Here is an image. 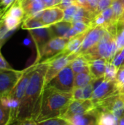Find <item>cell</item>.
I'll return each mask as SVG.
<instances>
[{"mask_svg":"<svg viewBox=\"0 0 124 125\" xmlns=\"http://www.w3.org/2000/svg\"><path fill=\"white\" fill-rule=\"evenodd\" d=\"M72 94V98L75 100H84L83 88H74Z\"/></svg>","mask_w":124,"mask_h":125,"instance_id":"35","label":"cell"},{"mask_svg":"<svg viewBox=\"0 0 124 125\" xmlns=\"http://www.w3.org/2000/svg\"><path fill=\"white\" fill-rule=\"evenodd\" d=\"M20 125H38L37 122L33 119H26L20 121Z\"/></svg>","mask_w":124,"mask_h":125,"instance_id":"39","label":"cell"},{"mask_svg":"<svg viewBox=\"0 0 124 125\" xmlns=\"http://www.w3.org/2000/svg\"><path fill=\"white\" fill-rule=\"evenodd\" d=\"M74 80L75 73L69 64L46 86H51L62 92L72 93L74 89Z\"/></svg>","mask_w":124,"mask_h":125,"instance_id":"7","label":"cell"},{"mask_svg":"<svg viewBox=\"0 0 124 125\" xmlns=\"http://www.w3.org/2000/svg\"><path fill=\"white\" fill-rule=\"evenodd\" d=\"M118 125H124V114L118 119Z\"/></svg>","mask_w":124,"mask_h":125,"instance_id":"43","label":"cell"},{"mask_svg":"<svg viewBox=\"0 0 124 125\" xmlns=\"http://www.w3.org/2000/svg\"><path fill=\"white\" fill-rule=\"evenodd\" d=\"M107 30L102 26H96L91 28L83 42V44L77 53L78 55H83L89 50L96 46L107 33Z\"/></svg>","mask_w":124,"mask_h":125,"instance_id":"9","label":"cell"},{"mask_svg":"<svg viewBox=\"0 0 124 125\" xmlns=\"http://www.w3.org/2000/svg\"><path fill=\"white\" fill-rule=\"evenodd\" d=\"M113 0H99L97 8V14L102 12L107 8L111 7Z\"/></svg>","mask_w":124,"mask_h":125,"instance_id":"34","label":"cell"},{"mask_svg":"<svg viewBox=\"0 0 124 125\" xmlns=\"http://www.w3.org/2000/svg\"><path fill=\"white\" fill-rule=\"evenodd\" d=\"M118 68L116 67L112 62H107L106 64L105 73L104 78L109 81H115Z\"/></svg>","mask_w":124,"mask_h":125,"instance_id":"26","label":"cell"},{"mask_svg":"<svg viewBox=\"0 0 124 125\" xmlns=\"http://www.w3.org/2000/svg\"><path fill=\"white\" fill-rule=\"evenodd\" d=\"M43 26H45L42 24L41 21L36 16H32V17L26 18L23 21V24L21 26L22 29H27V30H31V29H37V28H40Z\"/></svg>","mask_w":124,"mask_h":125,"instance_id":"23","label":"cell"},{"mask_svg":"<svg viewBox=\"0 0 124 125\" xmlns=\"http://www.w3.org/2000/svg\"><path fill=\"white\" fill-rule=\"evenodd\" d=\"M97 125H118V119L108 111L99 112Z\"/></svg>","mask_w":124,"mask_h":125,"instance_id":"21","label":"cell"},{"mask_svg":"<svg viewBox=\"0 0 124 125\" xmlns=\"http://www.w3.org/2000/svg\"><path fill=\"white\" fill-rule=\"evenodd\" d=\"M73 100L72 93L60 92L51 86H45L33 119L37 122L62 116Z\"/></svg>","mask_w":124,"mask_h":125,"instance_id":"2","label":"cell"},{"mask_svg":"<svg viewBox=\"0 0 124 125\" xmlns=\"http://www.w3.org/2000/svg\"><path fill=\"white\" fill-rule=\"evenodd\" d=\"M7 125H20V120H18V119H12Z\"/></svg>","mask_w":124,"mask_h":125,"instance_id":"41","label":"cell"},{"mask_svg":"<svg viewBox=\"0 0 124 125\" xmlns=\"http://www.w3.org/2000/svg\"><path fill=\"white\" fill-rule=\"evenodd\" d=\"M88 31L76 35L75 37L69 40V42H68L67 47L64 52L69 53V54H70V53H77V54Z\"/></svg>","mask_w":124,"mask_h":125,"instance_id":"18","label":"cell"},{"mask_svg":"<svg viewBox=\"0 0 124 125\" xmlns=\"http://www.w3.org/2000/svg\"><path fill=\"white\" fill-rule=\"evenodd\" d=\"M119 94L124 95V85H123L122 86L120 87V89H119Z\"/></svg>","mask_w":124,"mask_h":125,"instance_id":"44","label":"cell"},{"mask_svg":"<svg viewBox=\"0 0 124 125\" xmlns=\"http://www.w3.org/2000/svg\"><path fill=\"white\" fill-rule=\"evenodd\" d=\"M34 67V64L30 66L29 67L23 70V75L20 77V80L18 81V82L17 83V84L15 85V86L10 92V94H7V96H9L12 99L17 101L19 104H20L22 99L25 94V92H26L27 86L29 84V80L31 78Z\"/></svg>","mask_w":124,"mask_h":125,"instance_id":"10","label":"cell"},{"mask_svg":"<svg viewBox=\"0 0 124 125\" xmlns=\"http://www.w3.org/2000/svg\"><path fill=\"white\" fill-rule=\"evenodd\" d=\"M11 120V110L2 103L0 98V125H7Z\"/></svg>","mask_w":124,"mask_h":125,"instance_id":"25","label":"cell"},{"mask_svg":"<svg viewBox=\"0 0 124 125\" xmlns=\"http://www.w3.org/2000/svg\"><path fill=\"white\" fill-rule=\"evenodd\" d=\"M23 70L19 71L12 70H0V97L6 96L14 89Z\"/></svg>","mask_w":124,"mask_h":125,"instance_id":"8","label":"cell"},{"mask_svg":"<svg viewBox=\"0 0 124 125\" xmlns=\"http://www.w3.org/2000/svg\"><path fill=\"white\" fill-rule=\"evenodd\" d=\"M15 31H10L4 26V24L0 28V48L4 43L10 38V37L14 33Z\"/></svg>","mask_w":124,"mask_h":125,"instance_id":"31","label":"cell"},{"mask_svg":"<svg viewBox=\"0 0 124 125\" xmlns=\"http://www.w3.org/2000/svg\"><path fill=\"white\" fill-rule=\"evenodd\" d=\"M124 80V65L121 66V67L118 68V73H117V76H116V79L115 81L117 83L118 87L119 89V86L120 84L122 83V81Z\"/></svg>","mask_w":124,"mask_h":125,"instance_id":"38","label":"cell"},{"mask_svg":"<svg viewBox=\"0 0 124 125\" xmlns=\"http://www.w3.org/2000/svg\"><path fill=\"white\" fill-rule=\"evenodd\" d=\"M38 125H70L69 122L59 116V117H56V118H52V119H49L47 120H44L39 122H37Z\"/></svg>","mask_w":124,"mask_h":125,"instance_id":"29","label":"cell"},{"mask_svg":"<svg viewBox=\"0 0 124 125\" xmlns=\"http://www.w3.org/2000/svg\"><path fill=\"white\" fill-rule=\"evenodd\" d=\"M83 89L84 100H91L92 94H93V91H94V83H93V81L91 83H89L88 85H87L86 86L83 87Z\"/></svg>","mask_w":124,"mask_h":125,"instance_id":"32","label":"cell"},{"mask_svg":"<svg viewBox=\"0 0 124 125\" xmlns=\"http://www.w3.org/2000/svg\"><path fill=\"white\" fill-rule=\"evenodd\" d=\"M4 14V13L0 10V28L4 25V22H3V19H2V17H3Z\"/></svg>","mask_w":124,"mask_h":125,"instance_id":"42","label":"cell"},{"mask_svg":"<svg viewBox=\"0 0 124 125\" xmlns=\"http://www.w3.org/2000/svg\"><path fill=\"white\" fill-rule=\"evenodd\" d=\"M34 67L27 86L25 94L20 104L16 119H33L43 89L45 86V75L48 63L34 64Z\"/></svg>","mask_w":124,"mask_h":125,"instance_id":"1","label":"cell"},{"mask_svg":"<svg viewBox=\"0 0 124 125\" xmlns=\"http://www.w3.org/2000/svg\"><path fill=\"white\" fill-rule=\"evenodd\" d=\"M75 4H76V3L72 0H61L60 2L58 4V5L56 7H58L60 9H61L62 10H64Z\"/></svg>","mask_w":124,"mask_h":125,"instance_id":"37","label":"cell"},{"mask_svg":"<svg viewBox=\"0 0 124 125\" xmlns=\"http://www.w3.org/2000/svg\"><path fill=\"white\" fill-rule=\"evenodd\" d=\"M75 75L81 73H90L89 62L83 55H78L69 64Z\"/></svg>","mask_w":124,"mask_h":125,"instance_id":"17","label":"cell"},{"mask_svg":"<svg viewBox=\"0 0 124 125\" xmlns=\"http://www.w3.org/2000/svg\"><path fill=\"white\" fill-rule=\"evenodd\" d=\"M99 111L94 108V110L76 115L67 121L70 125H97Z\"/></svg>","mask_w":124,"mask_h":125,"instance_id":"14","label":"cell"},{"mask_svg":"<svg viewBox=\"0 0 124 125\" xmlns=\"http://www.w3.org/2000/svg\"><path fill=\"white\" fill-rule=\"evenodd\" d=\"M64 10L58 7H52L46 8L36 17H37L45 26L49 27L56 23L64 20Z\"/></svg>","mask_w":124,"mask_h":125,"instance_id":"12","label":"cell"},{"mask_svg":"<svg viewBox=\"0 0 124 125\" xmlns=\"http://www.w3.org/2000/svg\"><path fill=\"white\" fill-rule=\"evenodd\" d=\"M80 6L77 4H75L73 5H72L71 7H68L67 9L64 10V20L65 21L67 22H71L72 23L73 21V18L74 16L75 15V14L77 13L78 9H79Z\"/></svg>","mask_w":124,"mask_h":125,"instance_id":"28","label":"cell"},{"mask_svg":"<svg viewBox=\"0 0 124 125\" xmlns=\"http://www.w3.org/2000/svg\"><path fill=\"white\" fill-rule=\"evenodd\" d=\"M37 50V53L41 50V48L53 37L52 33L49 27L43 26L31 30H29Z\"/></svg>","mask_w":124,"mask_h":125,"instance_id":"13","label":"cell"},{"mask_svg":"<svg viewBox=\"0 0 124 125\" xmlns=\"http://www.w3.org/2000/svg\"><path fill=\"white\" fill-rule=\"evenodd\" d=\"M95 108L94 104L91 100H73L69 104L66 113L61 117L68 120L70 118L91 111Z\"/></svg>","mask_w":124,"mask_h":125,"instance_id":"11","label":"cell"},{"mask_svg":"<svg viewBox=\"0 0 124 125\" xmlns=\"http://www.w3.org/2000/svg\"><path fill=\"white\" fill-rule=\"evenodd\" d=\"M72 27V23L65 21H60L49 26L53 37H64Z\"/></svg>","mask_w":124,"mask_h":125,"instance_id":"19","label":"cell"},{"mask_svg":"<svg viewBox=\"0 0 124 125\" xmlns=\"http://www.w3.org/2000/svg\"><path fill=\"white\" fill-rule=\"evenodd\" d=\"M72 1H75V3H76V2H77V0H72ZM76 4H77V3H76Z\"/></svg>","mask_w":124,"mask_h":125,"instance_id":"47","label":"cell"},{"mask_svg":"<svg viewBox=\"0 0 124 125\" xmlns=\"http://www.w3.org/2000/svg\"><path fill=\"white\" fill-rule=\"evenodd\" d=\"M88 62L90 73L94 79L104 78L107 61L105 59H97Z\"/></svg>","mask_w":124,"mask_h":125,"instance_id":"16","label":"cell"},{"mask_svg":"<svg viewBox=\"0 0 124 125\" xmlns=\"http://www.w3.org/2000/svg\"><path fill=\"white\" fill-rule=\"evenodd\" d=\"M78 55L77 53H67L63 52L56 56L46 61L48 63V68L45 75V86L55 78L64 68L67 67L73 59Z\"/></svg>","mask_w":124,"mask_h":125,"instance_id":"6","label":"cell"},{"mask_svg":"<svg viewBox=\"0 0 124 125\" xmlns=\"http://www.w3.org/2000/svg\"><path fill=\"white\" fill-rule=\"evenodd\" d=\"M45 8H50L56 6V0H42Z\"/></svg>","mask_w":124,"mask_h":125,"instance_id":"40","label":"cell"},{"mask_svg":"<svg viewBox=\"0 0 124 125\" xmlns=\"http://www.w3.org/2000/svg\"><path fill=\"white\" fill-rule=\"evenodd\" d=\"M94 91L91 100L94 104L107 97L119 94V89L116 81H109L105 78L94 79L93 81Z\"/></svg>","mask_w":124,"mask_h":125,"instance_id":"5","label":"cell"},{"mask_svg":"<svg viewBox=\"0 0 124 125\" xmlns=\"http://www.w3.org/2000/svg\"><path fill=\"white\" fill-rule=\"evenodd\" d=\"M5 13L10 16H12L15 18L20 20L23 22L25 19V12H24L22 7L18 2V1L14 4H12Z\"/></svg>","mask_w":124,"mask_h":125,"instance_id":"22","label":"cell"},{"mask_svg":"<svg viewBox=\"0 0 124 125\" xmlns=\"http://www.w3.org/2000/svg\"><path fill=\"white\" fill-rule=\"evenodd\" d=\"M18 0H0V10L5 13Z\"/></svg>","mask_w":124,"mask_h":125,"instance_id":"33","label":"cell"},{"mask_svg":"<svg viewBox=\"0 0 124 125\" xmlns=\"http://www.w3.org/2000/svg\"><path fill=\"white\" fill-rule=\"evenodd\" d=\"M117 52L118 48L115 37H113L107 31L99 43L83 54V56L88 61L97 59H105L107 62H112Z\"/></svg>","mask_w":124,"mask_h":125,"instance_id":"3","label":"cell"},{"mask_svg":"<svg viewBox=\"0 0 124 125\" xmlns=\"http://www.w3.org/2000/svg\"><path fill=\"white\" fill-rule=\"evenodd\" d=\"M18 2L25 12V19L36 16L46 9L42 0H18Z\"/></svg>","mask_w":124,"mask_h":125,"instance_id":"15","label":"cell"},{"mask_svg":"<svg viewBox=\"0 0 124 125\" xmlns=\"http://www.w3.org/2000/svg\"><path fill=\"white\" fill-rule=\"evenodd\" d=\"M72 28L79 34L88 31L92 27L83 21H75V22H72Z\"/></svg>","mask_w":124,"mask_h":125,"instance_id":"30","label":"cell"},{"mask_svg":"<svg viewBox=\"0 0 124 125\" xmlns=\"http://www.w3.org/2000/svg\"><path fill=\"white\" fill-rule=\"evenodd\" d=\"M111 7L114 12V18L116 21L119 20L124 12V2L122 0H113Z\"/></svg>","mask_w":124,"mask_h":125,"instance_id":"27","label":"cell"},{"mask_svg":"<svg viewBox=\"0 0 124 125\" xmlns=\"http://www.w3.org/2000/svg\"><path fill=\"white\" fill-rule=\"evenodd\" d=\"M115 42L117 45L118 51H121L124 48V30L118 34L115 38Z\"/></svg>","mask_w":124,"mask_h":125,"instance_id":"36","label":"cell"},{"mask_svg":"<svg viewBox=\"0 0 124 125\" xmlns=\"http://www.w3.org/2000/svg\"><path fill=\"white\" fill-rule=\"evenodd\" d=\"M94 78L90 73H81L75 75L74 88H83L91 83Z\"/></svg>","mask_w":124,"mask_h":125,"instance_id":"20","label":"cell"},{"mask_svg":"<svg viewBox=\"0 0 124 125\" xmlns=\"http://www.w3.org/2000/svg\"><path fill=\"white\" fill-rule=\"evenodd\" d=\"M2 19L4 26L7 27V29H8L10 31H15L18 29V27L20 25V23H23L22 21L15 18L12 16H10L6 13L4 14Z\"/></svg>","mask_w":124,"mask_h":125,"instance_id":"24","label":"cell"},{"mask_svg":"<svg viewBox=\"0 0 124 125\" xmlns=\"http://www.w3.org/2000/svg\"><path fill=\"white\" fill-rule=\"evenodd\" d=\"M118 21H123V22H124V14L121 16V18H119V20Z\"/></svg>","mask_w":124,"mask_h":125,"instance_id":"45","label":"cell"},{"mask_svg":"<svg viewBox=\"0 0 124 125\" xmlns=\"http://www.w3.org/2000/svg\"><path fill=\"white\" fill-rule=\"evenodd\" d=\"M69 40L64 37H53L48 41L37 53V59L34 64L46 62L63 53Z\"/></svg>","mask_w":124,"mask_h":125,"instance_id":"4","label":"cell"},{"mask_svg":"<svg viewBox=\"0 0 124 125\" xmlns=\"http://www.w3.org/2000/svg\"><path fill=\"white\" fill-rule=\"evenodd\" d=\"M60 1H61V0H56V6L58 5V4L60 2ZM56 6H55V7H56Z\"/></svg>","mask_w":124,"mask_h":125,"instance_id":"46","label":"cell"}]
</instances>
